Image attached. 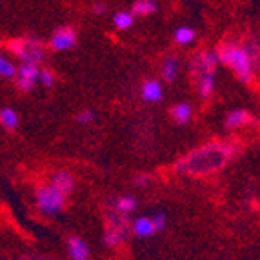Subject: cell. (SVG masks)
<instances>
[{"mask_svg": "<svg viewBox=\"0 0 260 260\" xmlns=\"http://www.w3.org/2000/svg\"><path fill=\"white\" fill-rule=\"evenodd\" d=\"M235 153L231 144L211 142L202 148H197L186 155L180 162H177V173L180 175H209L220 171Z\"/></svg>", "mask_w": 260, "mask_h": 260, "instance_id": "cell-1", "label": "cell"}, {"mask_svg": "<svg viewBox=\"0 0 260 260\" xmlns=\"http://www.w3.org/2000/svg\"><path fill=\"white\" fill-rule=\"evenodd\" d=\"M218 62L228 66L242 84H253L255 80V66L247 49L237 42H222L217 49Z\"/></svg>", "mask_w": 260, "mask_h": 260, "instance_id": "cell-2", "label": "cell"}, {"mask_svg": "<svg viewBox=\"0 0 260 260\" xmlns=\"http://www.w3.org/2000/svg\"><path fill=\"white\" fill-rule=\"evenodd\" d=\"M218 64L220 62H218L215 49H204V51L197 53L193 62H191V75H193V80H195L200 99L208 100L215 91Z\"/></svg>", "mask_w": 260, "mask_h": 260, "instance_id": "cell-3", "label": "cell"}, {"mask_svg": "<svg viewBox=\"0 0 260 260\" xmlns=\"http://www.w3.org/2000/svg\"><path fill=\"white\" fill-rule=\"evenodd\" d=\"M131 224L127 222V217L117 213L115 209L109 208L106 215V230H104V244L108 247H118L126 242L129 237Z\"/></svg>", "mask_w": 260, "mask_h": 260, "instance_id": "cell-4", "label": "cell"}, {"mask_svg": "<svg viewBox=\"0 0 260 260\" xmlns=\"http://www.w3.org/2000/svg\"><path fill=\"white\" fill-rule=\"evenodd\" d=\"M8 49L20 58L22 64L40 66L44 60V44L37 39H11Z\"/></svg>", "mask_w": 260, "mask_h": 260, "instance_id": "cell-5", "label": "cell"}, {"mask_svg": "<svg viewBox=\"0 0 260 260\" xmlns=\"http://www.w3.org/2000/svg\"><path fill=\"white\" fill-rule=\"evenodd\" d=\"M37 208L44 217L58 215L66 208V195L51 184H44L37 189Z\"/></svg>", "mask_w": 260, "mask_h": 260, "instance_id": "cell-6", "label": "cell"}, {"mask_svg": "<svg viewBox=\"0 0 260 260\" xmlns=\"http://www.w3.org/2000/svg\"><path fill=\"white\" fill-rule=\"evenodd\" d=\"M39 73H40V66L20 64V68H17V77H15L17 87L22 93H29L39 84Z\"/></svg>", "mask_w": 260, "mask_h": 260, "instance_id": "cell-7", "label": "cell"}, {"mask_svg": "<svg viewBox=\"0 0 260 260\" xmlns=\"http://www.w3.org/2000/svg\"><path fill=\"white\" fill-rule=\"evenodd\" d=\"M77 31L73 27H58L51 35V39H49V48L53 51H68V49H71L77 44Z\"/></svg>", "mask_w": 260, "mask_h": 260, "instance_id": "cell-8", "label": "cell"}, {"mask_svg": "<svg viewBox=\"0 0 260 260\" xmlns=\"http://www.w3.org/2000/svg\"><path fill=\"white\" fill-rule=\"evenodd\" d=\"M140 95L146 102L149 104H156L160 102L162 96H164V86H162L160 80H155V78H149L142 84V89H140Z\"/></svg>", "mask_w": 260, "mask_h": 260, "instance_id": "cell-9", "label": "cell"}, {"mask_svg": "<svg viewBox=\"0 0 260 260\" xmlns=\"http://www.w3.org/2000/svg\"><path fill=\"white\" fill-rule=\"evenodd\" d=\"M68 253H70L71 260H87L91 255L87 242L80 237H70L68 239Z\"/></svg>", "mask_w": 260, "mask_h": 260, "instance_id": "cell-10", "label": "cell"}, {"mask_svg": "<svg viewBox=\"0 0 260 260\" xmlns=\"http://www.w3.org/2000/svg\"><path fill=\"white\" fill-rule=\"evenodd\" d=\"M49 184L68 197L71 191L75 189V177L70 173V171H64V169H60V171H56V173L53 175L51 180H49Z\"/></svg>", "mask_w": 260, "mask_h": 260, "instance_id": "cell-11", "label": "cell"}, {"mask_svg": "<svg viewBox=\"0 0 260 260\" xmlns=\"http://www.w3.org/2000/svg\"><path fill=\"white\" fill-rule=\"evenodd\" d=\"M253 115L246 109H233V111L228 113V117L224 120V126L228 129H239L240 126H246V124H251Z\"/></svg>", "mask_w": 260, "mask_h": 260, "instance_id": "cell-12", "label": "cell"}, {"mask_svg": "<svg viewBox=\"0 0 260 260\" xmlns=\"http://www.w3.org/2000/svg\"><path fill=\"white\" fill-rule=\"evenodd\" d=\"M131 233H133L135 237H139V239H149L156 231H155V225H153L151 218L139 217L131 222Z\"/></svg>", "mask_w": 260, "mask_h": 260, "instance_id": "cell-13", "label": "cell"}, {"mask_svg": "<svg viewBox=\"0 0 260 260\" xmlns=\"http://www.w3.org/2000/svg\"><path fill=\"white\" fill-rule=\"evenodd\" d=\"M111 209H115L117 213L127 217L129 213H133L135 209H137V200H135V197H131V195H122V197H118V199L113 200Z\"/></svg>", "mask_w": 260, "mask_h": 260, "instance_id": "cell-14", "label": "cell"}, {"mask_svg": "<svg viewBox=\"0 0 260 260\" xmlns=\"http://www.w3.org/2000/svg\"><path fill=\"white\" fill-rule=\"evenodd\" d=\"M191 117H193V108L187 102H177L171 108V118L177 124H187L191 120Z\"/></svg>", "mask_w": 260, "mask_h": 260, "instance_id": "cell-15", "label": "cell"}, {"mask_svg": "<svg viewBox=\"0 0 260 260\" xmlns=\"http://www.w3.org/2000/svg\"><path fill=\"white\" fill-rule=\"evenodd\" d=\"M20 117L13 108H0V126L8 131H13L18 127Z\"/></svg>", "mask_w": 260, "mask_h": 260, "instance_id": "cell-16", "label": "cell"}, {"mask_svg": "<svg viewBox=\"0 0 260 260\" xmlns=\"http://www.w3.org/2000/svg\"><path fill=\"white\" fill-rule=\"evenodd\" d=\"M158 4L155 0H135L133 2V17H148V15L156 13Z\"/></svg>", "mask_w": 260, "mask_h": 260, "instance_id": "cell-17", "label": "cell"}, {"mask_svg": "<svg viewBox=\"0 0 260 260\" xmlns=\"http://www.w3.org/2000/svg\"><path fill=\"white\" fill-rule=\"evenodd\" d=\"M160 73H162V78H164L166 82H173L175 78H177V75H178V60L175 58V56H166L164 60H162Z\"/></svg>", "mask_w": 260, "mask_h": 260, "instance_id": "cell-18", "label": "cell"}, {"mask_svg": "<svg viewBox=\"0 0 260 260\" xmlns=\"http://www.w3.org/2000/svg\"><path fill=\"white\" fill-rule=\"evenodd\" d=\"M173 39L178 46H189L191 42H195L197 39V31L189 26H180L175 29L173 33Z\"/></svg>", "mask_w": 260, "mask_h": 260, "instance_id": "cell-19", "label": "cell"}, {"mask_svg": "<svg viewBox=\"0 0 260 260\" xmlns=\"http://www.w3.org/2000/svg\"><path fill=\"white\" fill-rule=\"evenodd\" d=\"M133 22H135V17L131 11H117L115 17H113V24L120 31H126V29H129V27H133Z\"/></svg>", "mask_w": 260, "mask_h": 260, "instance_id": "cell-20", "label": "cell"}, {"mask_svg": "<svg viewBox=\"0 0 260 260\" xmlns=\"http://www.w3.org/2000/svg\"><path fill=\"white\" fill-rule=\"evenodd\" d=\"M0 77L2 78H15L17 77V66L9 60L8 56L0 55Z\"/></svg>", "mask_w": 260, "mask_h": 260, "instance_id": "cell-21", "label": "cell"}, {"mask_svg": "<svg viewBox=\"0 0 260 260\" xmlns=\"http://www.w3.org/2000/svg\"><path fill=\"white\" fill-rule=\"evenodd\" d=\"M39 82L46 87H53L56 82V75L53 73V70L49 68H40V73H39Z\"/></svg>", "mask_w": 260, "mask_h": 260, "instance_id": "cell-22", "label": "cell"}, {"mask_svg": "<svg viewBox=\"0 0 260 260\" xmlns=\"http://www.w3.org/2000/svg\"><path fill=\"white\" fill-rule=\"evenodd\" d=\"M77 122L78 124H82V126H87V124L95 122V111H91V109H84V111H80L77 115Z\"/></svg>", "mask_w": 260, "mask_h": 260, "instance_id": "cell-23", "label": "cell"}, {"mask_svg": "<svg viewBox=\"0 0 260 260\" xmlns=\"http://www.w3.org/2000/svg\"><path fill=\"white\" fill-rule=\"evenodd\" d=\"M151 222L153 225H155V231H164L166 230V224H168V218H166V215L162 211L155 213L151 217Z\"/></svg>", "mask_w": 260, "mask_h": 260, "instance_id": "cell-24", "label": "cell"}, {"mask_svg": "<svg viewBox=\"0 0 260 260\" xmlns=\"http://www.w3.org/2000/svg\"><path fill=\"white\" fill-rule=\"evenodd\" d=\"M149 180H151V177L146 173H140L135 177V186H139V187H144V186H148Z\"/></svg>", "mask_w": 260, "mask_h": 260, "instance_id": "cell-25", "label": "cell"}, {"mask_svg": "<svg viewBox=\"0 0 260 260\" xmlns=\"http://www.w3.org/2000/svg\"><path fill=\"white\" fill-rule=\"evenodd\" d=\"M106 8H108V6L104 4V2H96V4H93V11H95V13H104L106 11Z\"/></svg>", "mask_w": 260, "mask_h": 260, "instance_id": "cell-26", "label": "cell"}, {"mask_svg": "<svg viewBox=\"0 0 260 260\" xmlns=\"http://www.w3.org/2000/svg\"><path fill=\"white\" fill-rule=\"evenodd\" d=\"M20 260H49V258H44V256H26V258H20Z\"/></svg>", "mask_w": 260, "mask_h": 260, "instance_id": "cell-27", "label": "cell"}]
</instances>
